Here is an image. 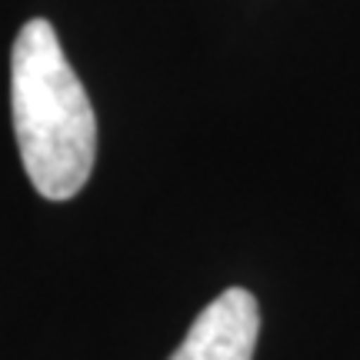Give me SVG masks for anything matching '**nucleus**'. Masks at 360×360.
<instances>
[{"label": "nucleus", "instance_id": "nucleus-1", "mask_svg": "<svg viewBox=\"0 0 360 360\" xmlns=\"http://www.w3.org/2000/svg\"><path fill=\"white\" fill-rule=\"evenodd\" d=\"M11 114L34 191L47 200L77 197L97 157V117L57 30L44 17L27 20L13 40Z\"/></svg>", "mask_w": 360, "mask_h": 360}, {"label": "nucleus", "instance_id": "nucleus-2", "mask_svg": "<svg viewBox=\"0 0 360 360\" xmlns=\"http://www.w3.org/2000/svg\"><path fill=\"white\" fill-rule=\"evenodd\" d=\"M260 330L257 300L244 287H231L200 310L170 360H254Z\"/></svg>", "mask_w": 360, "mask_h": 360}]
</instances>
